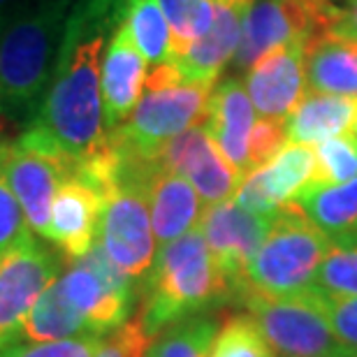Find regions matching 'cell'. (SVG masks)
Masks as SVG:
<instances>
[{"mask_svg":"<svg viewBox=\"0 0 357 357\" xmlns=\"http://www.w3.org/2000/svg\"><path fill=\"white\" fill-rule=\"evenodd\" d=\"M107 35L112 31L91 21L77 3L73 5L52 84L35 119L19 137L21 144L59 155L75 167L105 146L100 68Z\"/></svg>","mask_w":357,"mask_h":357,"instance_id":"obj_1","label":"cell"},{"mask_svg":"<svg viewBox=\"0 0 357 357\" xmlns=\"http://www.w3.org/2000/svg\"><path fill=\"white\" fill-rule=\"evenodd\" d=\"M75 0H26L0 28V119L31 121L52 84Z\"/></svg>","mask_w":357,"mask_h":357,"instance_id":"obj_2","label":"cell"},{"mask_svg":"<svg viewBox=\"0 0 357 357\" xmlns=\"http://www.w3.org/2000/svg\"><path fill=\"white\" fill-rule=\"evenodd\" d=\"M139 292L137 320L149 339L178 320L202 316L211 306L232 299L230 285L213 265L199 225L160 248L149 274L142 278Z\"/></svg>","mask_w":357,"mask_h":357,"instance_id":"obj_3","label":"cell"},{"mask_svg":"<svg viewBox=\"0 0 357 357\" xmlns=\"http://www.w3.org/2000/svg\"><path fill=\"white\" fill-rule=\"evenodd\" d=\"M327 251L330 234L313 225L295 202L283 204L271 218L265 241L246 265L241 292L255 290L269 297L302 295L316 285Z\"/></svg>","mask_w":357,"mask_h":357,"instance_id":"obj_4","label":"cell"},{"mask_svg":"<svg viewBox=\"0 0 357 357\" xmlns=\"http://www.w3.org/2000/svg\"><path fill=\"white\" fill-rule=\"evenodd\" d=\"M239 302L251 313L271 351L281 357H357L334 337L311 290L290 297L244 290Z\"/></svg>","mask_w":357,"mask_h":357,"instance_id":"obj_5","label":"cell"},{"mask_svg":"<svg viewBox=\"0 0 357 357\" xmlns=\"http://www.w3.org/2000/svg\"><path fill=\"white\" fill-rule=\"evenodd\" d=\"M332 0H251L232 68L248 73L262 56L288 42H309L337 26Z\"/></svg>","mask_w":357,"mask_h":357,"instance_id":"obj_6","label":"cell"},{"mask_svg":"<svg viewBox=\"0 0 357 357\" xmlns=\"http://www.w3.org/2000/svg\"><path fill=\"white\" fill-rule=\"evenodd\" d=\"M209 93V86L188 82L162 89H144L130 119L109 135L139 158L158 160L167 142L192 126L204 123Z\"/></svg>","mask_w":357,"mask_h":357,"instance_id":"obj_7","label":"cell"},{"mask_svg":"<svg viewBox=\"0 0 357 357\" xmlns=\"http://www.w3.org/2000/svg\"><path fill=\"white\" fill-rule=\"evenodd\" d=\"M68 304L86 320L93 334H109L128 323L135 302L132 278L126 276L96 244L79 260H73L59 281Z\"/></svg>","mask_w":357,"mask_h":357,"instance_id":"obj_8","label":"cell"},{"mask_svg":"<svg viewBox=\"0 0 357 357\" xmlns=\"http://www.w3.org/2000/svg\"><path fill=\"white\" fill-rule=\"evenodd\" d=\"M59 258L33 239L0 258V351L21 337L28 313L59 276Z\"/></svg>","mask_w":357,"mask_h":357,"instance_id":"obj_9","label":"cell"},{"mask_svg":"<svg viewBox=\"0 0 357 357\" xmlns=\"http://www.w3.org/2000/svg\"><path fill=\"white\" fill-rule=\"evenodd\" d=\"M0 174L24 209L28 227L45 237L56 190L66 178L77 174V167L59 155L38 151L17 139L10 144L0 142Z\"/></svg>","mask_w":357,"mask_h":357,"instance_id":"obj_10","label":"cell"},{"mask_svg":"<svg viewBox=\"0 0 357 357\" xmlns=\"http://www.w3.org/2000/svg\"><path fill=\"white\" fill-rule=\"evenodd\" d=\"M197 225L209 246L213 265L225 276L232 290V299H237L244 288L246 265L265 241L271 218L251 213L227 199V202L206 206Z\"/></svg>","mask_w":357,"mask_h":357,"instance_id":"obj_11","label":"cell"},{"mask_svg":"<svg viewBox=\"0 0 357 357\" xmlns=\"http://www.w3.org/2000/svg\"><path fill=\"white\" fill-rule=\"evenodd\" d=\"M158 160L169 172L183 176L195 188L199 202L206 206L232 199L244 181V176L225 160V155L211 142L204 123L192 126L167 142Z\"/></svg>","mask_w":357,"mask_h":357,"instance_id":"obj_12","label":"cell"},{"mask_svg":"<svg viewBox=\"0 0 357 357\" xmlns=\"http://www.w3.org/2000/svg\"><path fill=\"white\" fill-rule=\"evenodd\" d=\"M244 89L265 119H288L306 91V42L271 49L246 73Z\"/></svg>","mask_w":357,"mask_h":357,"instance_id":"obj_13","label":"cell"},{"mask_svg":"<svg viewBox=\"0 0 357 357\" xmlns=\"http://www.w3.org/2000/svg\"><path fill=\"white\" fill-rule=\"evenodd\" d=\"M146 79V61L135 47L126 21L114 28L100 68L105 132L119 130L137 107Z\"/></svg>","mask_w":357,"mask_h":357,"instance_id":"obj_14","label":"cell"},{"mask_svg":"<svg viewBox=\"0 0 357 357\" xmlns=\"http://www.w3.org/2000/svg\"><path fill=\"white\" fill-rule=\"evenodd\" d=\"M102 195L79 176H70L56 190L45 237L70 260L84 258L98 244Z\"/></svg>","mask_w":357,"mask_h":357,"instance_id":"obj_15","label":"cell"},{"mask_svg":"<svg viewBox=\"0 0 357 357\" xmlns=\"http://www.w3.org/2000/svg\"><path fill=\"white\" fill-rule=\"evenodd\" d=\"M251 0H213L216 14L209 33L185 49L181 56L169 59L181 70L183 79L199 86H213L223 68L232 61L239 47L244 14Z\"/></svg>","mask_w":357,"mask_h":357,"instance_id":"obj_16","label":"cell"},{"mask_svg":"<svg viewBox=\"0 0 357 357\" xmlns=\"http://www.w3.org/2000/svg\"><path fill=\"white\" fill-rule=\"evenodd\" d=\"M253 123V102L237 77H227L211 89L204 128L218 151L241 176L248 174V137Z\"/></svg>","mask_w":357,"mask_h":357,"instance_id":"obj_17","label":"cell"},{"mask_svg":"<svg viewBox=\"0 0 357 357\" xmlns=\"http://www.w3.org/2000/svg\"><path fill=\"white\" fill-rule=\"evenodd\" d=\"M149 213L155 244L160 248L195 230L202 218V206L195 188L183 176L158 167L146 185Z\"/></svg>","mask_w":357,"mask_h":357,"instance_id":"obj_18","label":"cell"},{"mask_svg":"<svg viewBox=\"0 0 357 357\" xmlns=\"http://www.w3.org/2000/svg\"><path fill=\"white\" fill-rule=\"evenodd\" d=\"M306 89L357 100V38L327 31L306 42Z\"/></svg>","mask_w":357,"mask_h":357,"instance_id":"obj_19","label":"cell"},{"mask_svg":"<svg viewBox=\"0 0 357 357\" xmlns=\"http://www.w3.org/2000/svg\"><path fill=\"white\" fill-rule=\"evenodd\" d=\"M357 114V100L327 96V93L304 91L295 109L285 119L288 144L313 146L320 142L348 135L353 130Z\"/></svg>","mask_w":357,"mask_h":357,"instance_id":"obj_20","label":"cell"},{"mask_svg":"<svg viewBox=\"0 0 357 357\" xmlns=\"http://www.w3.org/2000/svg\"><path fill=\"white\" fill-rule=\"evenodd\" d=\"M316 174V151L304 144H285L269 165L251 172V178L271 209L292 202Z\"/></svg>","mask_w":357,"mask_h":357,"instance_id":"obj_21","label":"cell"},{"mask_svg":"<svg viewBox=\"0 0 357 357\" xmlns=\"http://www.w3.org/2000/svg\"><path fill=\"white\" fill-rule=\"evenodd\" d=\"M292 202L330 237L357 230V176L337 185H306Z\"/></svg>","mask_w":357,"mask_h":357,"instance_id":"obj_22","label":"cell"},{"mask_svg":"<svg viewBox=\"0 0 357 357\" xmlns=\"http://www.w3.org/2000/svg\"><path fill=\"white\" fill-rule=\"evenodd\" d=\"M91 334L93 332L89 330L86 320L63 297L59 281H54L42 292L38 304L28 313L24 330H21V337L28 339L31 344H52V341L79 339L91 337Z\"/></svg>","mask_w":357,"mask_h":357,"instance_id":"obj_23","label":"cell"},{"mask_svg":"<svg viewBox=\"0 0 357 357\" xmlns=\"http://www.w3.org/2000/svg\"><path fill=\"white\" fill-rule=\"evenodd\" d=\"M126 26L146 63L160 66L172 59V33L158 0H137L128 12Z\"/></svg>","mask_w":357,"mask_h":357,"instance_id":"obj_24","label":"cell"},{"mask_svg":"<svg viewBox=\"0 0 357 357\" xmlns=\"http://www.w3.org/2000/svg\"><path fill=\"white\" fill-rule=\"evenodd\" d=\"M218 325L209 316H192L165 327L149 344L146 357H209Z\"/></svg>","mask_w":357,"mask_h":357,"instance_id":"obj_25","label":"cell"},{"mask_svg":"<svg viewBox=\"0 0 357 357\" xmlns=\"http://www.w3.org/2000/svg\"><path fill=\"white\" fill-rule=\"evenodd\" d=\"M172 33V59L209 33L216 5L213 0H158Z\"/></svg>","mask_w":357,"mask_h":357,"instance_id":"obj_26","label":"cell"},{"mask_svg":"<svg viewBox=\"0 0 357 357\" xmlns=\"http://www.w3.org/2000/svg\"><path fill=\"white\" fill-rule=\"evenodd\" d=\"M316 285L332 295L357 297V230L330 237V251L318 269Z\"/></svg>","mask_w":357,"mask_h":357,"instance_id":"obj_27","label":"cell"},{"mask_svg":"<svg viewBox=\"0 0 357 357\" xmlns=\"http://www.w3.org/2000/svg\"><path fill=\"white\" fill-rule=\"evenodd\" d=\"M313 151L316 174L309 185H337L357 176V139L351 132L320 142Z\"/></svg>","mask_w":357,"mask_h":357,"instance_id":"obj_28","label":"cell"},{"mask_svg":"<svg viewBox=\"0 0 357 357\" xmlns=\"http://www.w3.org/2000/svg\"><path fill=\"white\" fill-rule=\"evenodd\" d=\"M209 357H274L251 316H234L216 332Z\"/></svg>","mask_w":357,"mask_h":357,"instance_id":"obj_29","label":"cell"},{"mask_svg":"<svg viewBox=\"0 0 357 357\" xmlns=\"http://www.w3.org/2000/svg\"><path fill=\"white\" fill-rule=\"evenodd\" d=\"M311 295L325 313L327 323H330L334 337L351 351L357 353V297L346 295H332L318 285L311 288Z\"/></svg>","mask_w":357,"mask_h":357,"instance_id":"obj_30","label":"cell"},{"mask_svg":"<svg viewBox=\"0 0 357 357\" xmlns=\"http://www.w3.org/2000/svg\"><path fill=\"white\" fill-rule=\"evenodd\" d=\"M285 144H288L285 121L260 116L253 123L251 137H248V174L269 165L281 153V149Z\"/></svg>","mask_w":357,"mask_h":357,"instance_id":"obj_31","label":"cell"},{"mask_svg":"<svg viewBox=\"0 0 357 357\" xmlns=\"http://www.w3.org/2000/svg\"><path fill=\"white\" fill-rule=\"evenodd\" d=\"M28 239H33V230L28 227L24 209L12 195L5 176L0 174V258L26 244Z\"/></svg>","mask_w":357,"mask_h":357,"instance_id":"obj_32","label":"cell"},{"mask_svg":"<svg viewBox=\"0 0 357 357\" xmlns=\"http://www.w3.org/2000/svg\"><path fill=\"white\" fill-rule=\"evenodd\" d=\"M105 337H91L52 341V344H14L0 351V357H96Z\"/></svg>","mask_w":357,"mask_h":357,"instance_id":"obj_33","label":"cell"},{"mask_svg":"<svg viewBox=\"0 0 357 357\" xmlns=\"http://www.w3.org/2000/svg\"><path fill=\"white\" fill-rule=\"evenodd\" d=\"M151 339L142 330L139 320H128L100 346L96 357H146Z\"/></svg>","mask_w":357,"mask_h":357,"instance_id":"obj_34","label":"cell"},{"mask_svg":"<svg viewBox=\"0 0 357 357\" xmlns=\"http://www.w3.org/2000/svg\"><path fill=\"white\" fill-rule=\"evenodd\" d=\"M75 3L91 21H96V24L105 26L107 31L114 33V28L123 24L130 7L137 0H75Z\"/></svg>","mask_w":357,"mask_h":357,"instance_id":"obj_35","label":"cell"},{"mask_svg":"<svg viewBox=\"0 0 357 357\" xmlns=\"http://www.w3.org/2000/svg\"><path fill=\"white\" fill-rule=\"evenodd\" d=\"M339 10L334 31L344 33L348 38H357V0H332Z\"/></svg>","mask_w":357,"mask_h":357,"instance_id":"obj_36","label":"cell"},{"mask_svg":"<svg viewBox=\"0 0 357 357\" xmlns=\"http://www.w3.org/2000/svg\"><path fill=\"white\" fill-rule=\"evenodd\" d=\"M24 3L26 0H0V28H3L7 21L19 12V7Z\"/></svg>","mask_w":357,"mask_h":357,"instance_id":"obj_37","label":"cell"},{"mask_svg":"<svg viewBox=\"0 0 357 357\" xmlns=\"http://www.w3.org/2000/svg\"><path fill=\"white\" fill-rule=\"evenodd\" d=\"M351 135L357 139V114H355V123H353V130H351Z\"/></svg>","mask_w":357,"mask_h":357,"instance_id":"obj_38","label":"cell"}]
</instances>
